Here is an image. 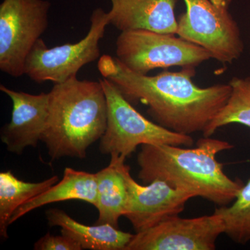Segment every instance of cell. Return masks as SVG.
Here are the masks:
<instances>
[{
	"mask_svg": "<svg viewBox=\"0 0 250 250\" xmlns=\"http://www.w3.org/2000/svg\"><path fill=\"white\" fill-rule=\"evenodd\" d=\"M98 68L130 103L141 102L156 123L181 134L203 133L231 93L229 83L199 87L192 80L195 67L148 76L131 72L116 57L104 54L99 59Z\"/></svg>",
	"mask_w": 250,
	"mask_h": 250,
	"instance_id": "6da1fadb",
	"label": "cell"
},
{
	"mask_svg": "<svg viewBox=\"0 0 250 250\" xmlns=\"http://www.w3.org/2000/svg\"><path fill=\"white\" fill-rule=\"evenodd\" d=\"M227 141L205 137L195 147L168 144H144L137 156L139 179L148 184L162 181L174 188L201 197L220 207L234 201L244 184L230 179L219 153L232 149Z\"/></svg>",
	"mask_w": 250,
	"mask_h": 250,
	"instance_id": "7a4b0ae2",
	"label": "cell"
},
{
	"mask_svg": "<svg viewBox=\"0 0 250 250\" xmlns=\"http://www.w3.org/2000/svg\"><path fill=\"white\" fill-rule=\"evenodd\" d=\"M48 94V117L41 141L51 160L84 159L107 125V100L101 82L72 77L55 83Z\"/></svg>",
	"mask_w": 250,
	"mask_h": 250,
	"instance_id": "3957f363",
	"label": "cell"
},
{
	"mask_svg": "<svg viewBox=\"0 0 250 250\" xmlns=\"http://www.w3.org/2000/svg\"><path fill=\"white\" fill-rule=\"evenodd\" d=\"M99 80L104 90L108 107L107 125L100 139L102 154L126 158L144 144L186 147L193 145L190 135L174 132L143 116L111 81L104 77Z\"/></svg>",
	"mask_w": 250,
	"mask_h": 250,
	"instance_id": "277c9868",
	"label": "cell"
},
{
	"mask_svg": "<svg viewBox=\"0 0 250 250\" xmlns=\"http://www.w3.org/2000/svg\"><path fill=\"white\" fill-rule=\"evenodd\" d=\"M184 1L186 11L177 19V36L207 49L221 63L231 64L241 58L245 46L230 12L232 0Z\"/></svg>",
	"mask_w": 250,
	"mask_h": 250,
	"instance_id": "5b68a950",
	"label": "cell"
},
{
	"mask_svg": "<svg viewBox=\"0 0 250 250\" xmlns=\"http://www.w3.org/2000/svg\"><path fill=\"white\" fill-rule=\"evenodd\" d=\"M116 53L126 68L143 75L172 66L196 68L212 59L207 49L177 34L145 29L121 31L117 38Z\"/></svg>",
	"mask_w": 250,
	"mask_h": 250,
	"instance_id": "8992f818",
	"label": "cell"
},
{
	"mask_svg": "<svg viewBox=\"0 0 250 250\" xmlns=\"http://www.w3.org/2000/svg\"><path fill=\"white\" fill-rule=\"evenodd\" d=\"M86 36L76 43L49 48L39 39L28 54L24 75L38 83H61L77 77L82 67L100 58V40L109 25L108 12L101 8L94 10Z\"/></svg>",
	"mask_w": 250,
	"mask_h": 250,
	"instance_id": "52a82bcc",
	"label": "cell"
},
{
	"mask_svg": "<svg viewBox=\"0 0 250 250\" xmlns=\"http://www.w3.org/2000/svg\"><path fill=\"white\" fill-rule=\"evenodd\" d=\"M47 0H3L0 4V70L24 75L28 54L49 24Z\"/></svg>",
	"mask_w": 250,
	"mask_h": 250,
	"instance_id": "ba28073f",
	"label": "cell"
},
{
	"mask_svg": "<svg viewBox=\"0 0 250 250\" xmlns=\"http://www.w3.org/2000/svg\"><path fill=\"white\" fill-rule=\"evenodd\" d=\"M225 231L218 213L194 218L179 215L133 235L125 250H213Z\"/></svg>",
	"mask_w": 250,
	"mask_h": 250,
	"instance_id": "9c48e42d",
	"label": "cell"
},
{
	"mask_svg": "<svg viewBox=\"0 0 250 250\" xmlns=\"http://www.w3.org/2000/svg\"><path fill=\"white\" fill-rule=\"evenodd\" d=\"M126 159L121 156L120 161L127 191L124 216L136 232L179 215L184 210L186 203L195 197L190 192L174 188L162 181L141 185L131 177L129 167L125 164Z\"/></svg>",
	"mask_w": 250,
	"mask_h": 250,
	"instance_id": "30bf717a",
	"label": "cell"
},
{
	"mask_svg": "<svg viewBox=\"0 0 250 250\" xmlns=\"http://www.w3.org/2000/svg\"><path fill=\"white\" fill-rule=\"evenodd\" d=\"M0 90L12 101L10 123L2 126L1 142L9 152L22 154L28 147H36L41 141L49 110V94L32 95L0 85Z\"/></svg>",
	"mask_w": 250,
	"mask_h": 250,
	"instance_id": "8fae6325",
	"label": "cell"
},
{
	"mask_svg": "<svg viewBox=\"0 0 250 250\" xmlns=\"http://www.w3.org/2000/svg\"><path fill=\"white\" fill-rule=\"evenodd\" d=\"M178 0H110L109 24L121 31L145 29L175 34Z\"/></svg>",
	"mask_w": 250,
	"mask_h": 250,
	"instance_id": "7c38bea8",
	"label": "cell"
},
{
	"mask_svg": "<svg viewBox=\"0 0 250 250\" xmlns=\"http://www.w3.org/2000/svg\"><path fill=\"white\" fill-rule=\"evenodd\" d=\"M45 215L49 226L60 227L62 234L77 242L83 250H125L134 235L108 224L83 225L59 208L47 210Z\"/></svg>",
	"mask_w": 250,
	"mask_h": 250,
	"instance_id": "4fadbf2b",
	"label": "cell"
},
{
	"mask_svg": "<svg viewBox=\"0 0 250 250\" xmlns=\"http://www.w3.org/2000/svg\"><path fill=\"white\" fill-rule=\"evenodd\" d=\"M77 200L97 205L96 173L65 167L62 180L31 199L14 212L9 225L32 210L56 202Z\"/></svg>",
	"mask_w": 250,
	"mask_h": 250,
	"instance_id": "5bb4252c",
	"label": "cell"
},
{
	"mask_svg": "<svg viewBox=\"0 0 250 250\" xmlns=\"http://www.w3.org/2000/svg\"><path fill=\"white\" fill-rule=\"evenodd\" d=\"M121 156L111 155L109 165L96 173L97 205L98 218L96 224H108L118 228L121 217L124 216L127 191L124 176L120 168Z\"/></svg>",
	"mask_w": 250,
	"mask_h": 250,
	"instance_id": "9a60e30c",
	"label": "cell"
},
{
	"mask_svg": "<svg viewBox=\"0 0 250 250\" xmlns=\"http://www.w3.org/2000/svg\"><path fill=\"white\" fill-rule=\"evenodd\" d=\"M59 181L57 175L42 182H24L11 171L0 173V235L7 238L9 221L14 212L25 202L45 192Z\"/></svg>",
	"mask_w": 250,
	"mask_h": 250,
	"instance_id": "2e32d148",
	"label": "cell"
},
{
	"mask_svg": "<svg viewBox=\"0 0 250 250\" xmlns=\"http://www.w3.org/2000/svg\"><path fill=\"white\" fill-rule=\"evenodd\" d=\"M229 83L231 93L228 103L202 133L205 137H210L219 128L234 123L250 128V76L233 77Z\"/></svg>",
	"mask_w": 250,
	"mask_h": 250,
	"instance_id": "e0dca14e",
	"label": "cell"
},
{
	"mask_svg": "<svg viewBox=\"0 0 250 250\" xmlns=\"http://www.w3.org/2000/svg\"><path fill=\"white\" fill-rule=\"evenodd\" d=\"M215 212L220 215L224 233L235 243L246 244L250 241V179L244 184L231 206H223Z\"/></svg>",
	"mask_w": 250,
	"mask_h": 250,
	"instance_id": "ac0fdd59",
	"label": "cell"
},
{
	"mask_svg": "<svg viewBox=\"0 0 250 250\" xmlns=\"http://www.w3.org/2000/svg\"><path fill=\"white\" fill-rule=\"evenodd\" d=\"M35 250H82L77 242L70 237L62 234L54 236L47 233L34 244Z\"/></svg>",
	"mask_w": 250,
	"mask_h": 250,
	"instance_id": "d6986e66",
	"label": "cell"
},
{
	"mask_svg": "<svg viewBox=\"0 0 250 250\" xmlns=\"http://www.w3.org/2000/svg\"></svg>",
	"mask_w": 250,
	"mask_h": 250,
	"instance_id": "ffe728a7",
	"label": "cell"
}]
</instances>
